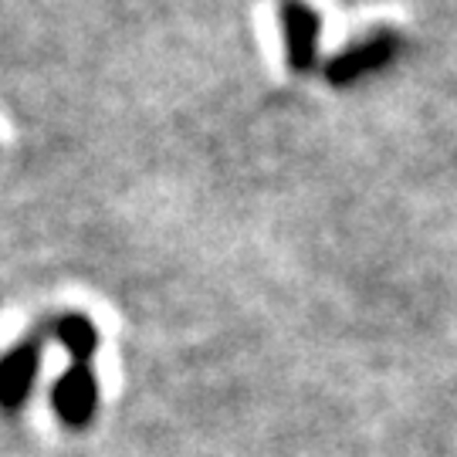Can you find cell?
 <instances>
[{
  "instance_id": "cell-1",
  "label": "cell",
  "mask_w": 457,
  "mask_h": 457,
  "mask_svg": "<svg viewBox=\"0 0 457 457\" xmlns=\"http://www.w3.org/2000/svg\"><path fill=\"white\" fill-rule=\"evenodd\" d=\"M400 48H403V37L393 28H376V31H366L362 37H356L353 45H345L343 51H336L322 65V75H326L328 85L349 88V85L383 71L396 58Z\"/></svg>"
},
{
  "instance_id": "cell-5",
  "label": "cell",
  "mask_w": 457,
  "mask_h": 457,
  "mask_svg": "<svg viewBox=\"0 0 457 457\" xmlns=\"http://www.w3.org/2000/svg\"><path fill=\"white\" fill-rule=\"evenodd\" d=\"M48 328L54 332V339L65 345V353L75 360V366H88V360L98 353V343H102L98 328L82 312H68L62 319H54Z\"/></svg>"
},
{
  "instance_id": "cell-2",
  "label": "cell",
  "mask_w": 457,
  "mask_h": 457,
  "mask_svg": "<svg viewBox=\"0 0 457 457\" xmlns=\"http://www.w3.org/2000/svg\"><path fill=\"white\" fill-rule=\"evenodd\" d=\"M278 24H281V48L285 65L295 75H309L319 68L322 51V14L312 0H278Z\"/></svg>"
},
{
  "instance_id": "cell-4",
  "label": "cell",
  "mask_w": 457,
  "mask_h": 457,
  "mask_svg": "<svg viewBox=\"0 0 457 457\" xmlns=\"http://www.w3.org/2000/svg\"><path fill=\"white\" fill-rule=\"evenodd\" d=\"M54 413L68 427H88L98 410V379L88 366H71L68 373L58 376L54 390H51Z\"/></svg>"
},
{
  "instance_id": "cell-3",
  "label": "cell",
  "mask_w": 457,
  "mask_h": 457,
  "mask_svg": "<svg viewBox=\"0 0 457 457\" xmlns=\"http://www.w3.org/2000/svg\"><path fill=\"white\" fill-rule=\"evenodd\" d=\"M41 336L45 332H34L0 356V407L4 410H17L31 396L37 370H41Z\"/></svg>"
}]
</instances>
